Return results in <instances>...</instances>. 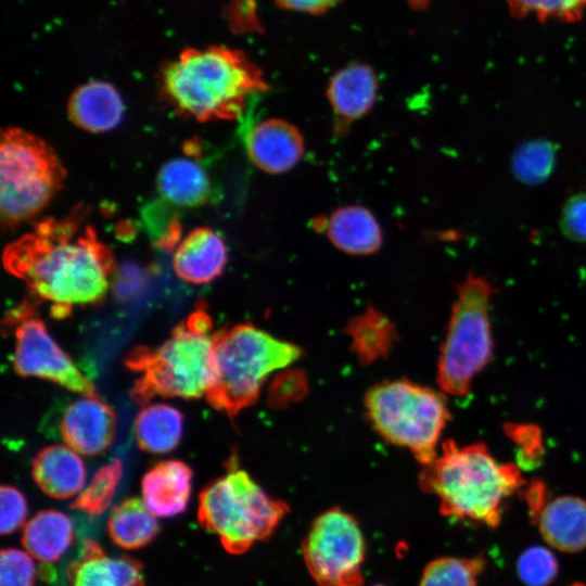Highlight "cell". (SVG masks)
Listing matches in <instances>:
<instances>
[{
	"instance_id": "17",
	"label": "cell",
	"mask_w": 586,
	"mask_h": 586,
	"mask_svg": "<svg viewBox=\"0 0 586 586\" xmlns=\"http://www.w3.org/2000/svg\"><path fill=\"white\" fill-rule=\"evenodd\" d=\"M314 224L315 229L321 230L336 249L351 255L373 254L382 244L379 221L361 205L339 207Z\"/></svg>"
},
{
	"instance_id": "13",
	"label": "cell",
	"mask_w": 586,
	"mask_h": 586,
	"mask_svg": "<svg viewBox=\"0 0 586 586\" xmlns=\"http://www.w3.org/2000/svg\"><path fill=\"white\" fill-rule=\"evenodd\" d=\"M246 151L258 169L279 175L298 164L305 153V142L292 123L282 118H267L251 129Z\"/></svg>"
},
{
	"instance_id": "9",
	"label": "cell",
	"mask_w": 586,
	"mask_h": 586,
	"mask_svg": "<svg viewBox=\"0 0 586 586\" xmlns=\"http://www.w3.org/2000/svg\"><path fill=\"white\" fill-rule=\"evenodd\" d=\"M493 292L489 282L473 275L459 286L437 369L438 384L448 394L466 395L492 357L488 306Z\"/></svg>"
},
{
	"instance_id": "35",
	"label": "cell",
	"mask_w": 586,
	"mask_h": 586,
	"mask_svg": "<svg viewBox=\"0 0 586 586\" xmlns=\"http://www.w3.org/2000/svg\"><path fill=\"white\" fill-rule=\"evenodd\" d=\"M343 0H275L276 4L284 10L304 13L321 14Z\"/></svg>"
},
{
	"instance_id": "6",
	"label": "cell",
	"mask_w": 586,
	"mask_h": 586,
	"mask_svg": "<svg viewBox=\"0 0 586 586\" xmlns=\"http://www.w3.org/2000/svg\"><path fill=\"white\" fill-rule=\"evenodd\" d=\"M286 505L269 496L244 470L234 466L208 483L199 496L198 519L234 555L267 538L281 522Z\"/></svg>"
},
{
	"instance_id": "31",
	"label": "cell",
	"mask_w": 586,
	"mask_h": 586,
	"mask_svg": "<svg viewBox=\"0 0 586 586\" xmlns=\"http://www.w3.org/2000/svg\"><path fill=\"white\" fill-rule=\"evenodd\" d=\"M517 570L519 577L525 585L547 586L557 575L558 561L547 548L534 546L521 553Z\"/></svg>"
},
{
	"instance_id": "37",
	"label": "cell",
	"mask_w": 586,
	"mask_h": 586,
	"mask_svg": "<svg viewBox=\"0 0 586 586\" xmlns=\"http://www.w3.org/2000/svg\"><path fill=\"white\" fill-rule=\"evenodd\" d=\"M375 586H383V585H375Z\"/></svg>"
},
{
	"instance_id": "11",
	"label": "cell",
	"mask_w": 586,
	"mask_h": 586,
	"mask_svg": "<svg viewBox=\"0 0 586 586\" xmlns=\"http://www.w3.org/2000/svg\"><path fill=\"white\" fill-rule=\"evenodd\" d=\"M365 553L358 523L341 509L317 517L303 543L306 568L319 586H362Z\"/></svg>"
},
{
	"instance_id": "30",
	"label": "cell",
	"mask_w": 586,
	"mask_h": 586,
	"mask_svg": "<svg viewBox=\"0 0 586 586\" xmlns=\"http://www.w3.org/2000/svg\"><path fill=\"white\" fill-rule=\"evenodd\" d=\"M555 164V150L545 141L522 145L513 156V170L524 182L537 183L546 179Z\"/></svg>"
},
{
	"instance_id": "10",
	"label": "cell",
	"mask_w": 586,
	"mask_h": 586,
	"mask_svg": "<svg viewBox=\"0 0 586 586\" xmlns=\"http://www.w3.org/2000/svg\"><path fill=\"white\" fill-rule=\"evenodd\" d=\"M37 302L23 301L2 322L3 330L14 336V371L22 377L49 380L87 397H98L91 380L49 334L37 313Z\"/></svg>"
},
{
	"instance_id": "26",
	"label": "cell",
	"mask_w": 586,
	"mask_h": 586,
	"mask_svg": "<svg viewBox=\"0 0 586 586\" xmlns=\"http://www.w3.org/2000/svg\"><path fill=\"white\" fill-rule=\"evenodd\" d=\"M348 333L356 354L365 362L384 356L395 336L390 320L373 309L355 318L348 326Z\"/></svg>"
},
{
	"instance_id": "4",
	"label": "cell",
	"mask_w": 586,
	"mask_h": 586,
	"mask_svg": "<svg viewBox=\"0 0 586 586\" xmlns=\"http://www.w3.org/2000/svg\"><path fill=\"white\" fill-rule=\"evenodd\" d=\"M212 326L208 313L198 308L161 345L132 348L124 359L139 374L130 390L131 399L146 404L155 396L192 399L205 395L212 379Z\"/></svg>"
},
{
	"instance_id": "16",
	"label": "cell",
	"mask_w": 586,
	"mask_h": 586,
	"mask_svg": "<svg viewBox=\"0 0 586 586\" xmlns=\"http://www.w3.org/2000/svg\"><path fill=\"white\" fill-rule=\"evenodd\" d=\"M71 586H144L142 565L136 559L110 557L95 540L84 543L80 556L68 566Z\"/></svg>"
},
{
	"instance_id": "1",
	"label": "cell",
	"mask_w": 586,
	"mask_h": 586,
	"mask_svg": "<svg viewBox=\"0 0 586 586\" xmlns=\"http://www.w3.org/2000/svg\"><path fill=\"white\" fill-rule=\"evenodd\" d=\"M3 265L33 298L52 303L55 318L69 316L75 305L101 302L116 267L113 252L79 212L37 224L5 247Z\"/></svg>"
},
{
	"instance_id": "7",
	"label": "cell",
	"mask_w": 586,
	"mask_h": 586,
	"mask_svg": "<svg viewBox=\"0 0 586 586\" xmlns=\"http://www.w3.org/2000/svg\"><path fill=\"white\" fill-rule=\"evenodd\" d=\"M53 149L21 128L2 132L0 144V208L8 227L31 219L46 208L65 180Z\"/></svg>"
},
{
	"instance_id": "3",
	"label": "cell",
	"mask_w": 586,
	"mask_h": 586,
	"mask_svg": "<svg viewBox=\"0 0 586 586\" xmlns=\"http://www.w3.org/2000/svg\"><path fill=\"white\" fill-rule=\"evenodd\" d=\"M420 484L436 496L446 517L496 526L501 508L523 484L519 468L500 463L483 444L444 443L441 455L424 466Z\"/></svg>"
},
{
	"instance_id": "36",
	"label": "cell",
	"mask_w": 586,
	"mask_h": 586,
	"mask_svg": "<svg viewBox=\"0 0 586 586\" xmlns=\"http://www.w3.org/2000/svg\"><path fill=\"white\" fill-rule=\"evenodd\" d=\"M571 586H585V585H583V584H573Z\"/></svg>"
},
{
	"instance_id": "2",
	"label": "cell",
	"mask_w": 586,
	"mask_h": 586,
	"mask_svg": "<svg viewBox=\"0 0 586 586\" xmlns=\"http://www.w3.org/2000/svg\"><path fill=\"white\" fill-rule=\"evenodd\" d=\"M161 85L171 106L198 122L235 119L250 98L268 89L244 52L220 46L183 50L164 67Z\"/></svg>"
},
{
	"instance_id": "8",
	"label": "cell",
	"mask_w": 586,
	"mask_h": 586,
	"mask_svg": "<svg viewBox=\"0 0 586 586\" xmlns=\"http://www.w3.org/2000/svg\"><path fill=\"white\" fill-rule=\"evenodd\" d=\"M366 407L386 441L408 448L424 466L437 456V442L449 419L441 393L405 380L384 382L368 392Z\"/></svg>"
},
{
	"instance_id": "22",
	"label": "cell",
	"mask_w": 586,
	"mask_h": 586,
	"mask_svg": "<svg viewBox=\"0 0 586 586\" xmlns=\"http://www.w3.org/2000/svg\"><path fill=\"white\" fill-rule=\"evenodd\" d=\"M157 190L167 203L195 207L208 201L212 184L207 173L196 161L177 157L166 162L160 169Z\"/></svg>"
},
{
	"instance_id": "28",
	"label": "cell",
	"mask_w": 586,
	"mask_h": 586,
	"mask_svg": "<svg viewBox=\"0 0 586 586\" xmlns=\"http://www.w3.org/2000/svg\"><path fill=\"white\" fill-rule=\"evenodd\" d=\"M123 475V463L115 459L101 467L87 487L72 502L71 508L95 517L103 513L111 505Z\"/></svg>"
},
{
	"instance_id": "14",
	"label": "cell",
	"mask_w": 586,
	"mask_h": 586,
	"mask_svg": "<svg viewBox=\"0 0 586 586\" xmlns=\"http://www.w3.org/2000/svg\"><path fill=\"white\" fill-rule=\"evenodd\" d=\"M378 91V76L371 66L364 63L346 65L331 76L327 98L339 133L370 112Z\"/></svg>"
},
{
	"instance_id": "32",
	"label": "cell",
	"mask_w": 586,
	"mask_h": 586,
	"mask_svg": "<svg viewBox=\"0 0 586 586\" xmlns=\"http://www.w3.org/2000/svg\"><path fill=\"white\" fill-rule=\"evenodd\" d=\"M35 564L28 552L5 548L0 552V586H34Z\"/></svg>"
},
{
	"instance_id": "12",
	"label": "cell",
	"mask_w": 586,
	"mask_h": 586,
	"mask_svg": "<svg viewBox=\"0 0 586 586\" xmlns=\"http://www.w3.org/2000/svg\"><path fill=\"white\" fill-rule=\"evenodd\" d=\"M116 417L113 408L99 397H82L71 403L60 420L64 442L84 456L103 454L112 444Z\"/></svg>"
},
{
	"instance_id": "34",
	"label": "cell",
	"mask_w": 586,
	"mask_h": 586,
	"mask_svg": "<svg viewBox=\"0 0 586 586\" xmlns=\"http://www.w3.org/2000/svg\"><path fill=\"white\" fill-rule=\"evenodd\" d=\"M561 227L566 237L586 242V194L574 195L565 203Z\"/></svg>"
},
{
	"instance_id": "23",
	"label": "cell",
	"mask_w": 586,
	"mask_h": 586,
	"mask_svg": "<svg viewBox=\"0 0 586 586\" xmlns=\"http://www.w3.org/2000/svg\"><path fill=\"white\" fill-rule=\"evenodd\" d=\"M74 539L71 519L58 510H42L28 520L22 532V545L41 562L58 561Z\"/></svg>"
},
{
	"instance_id": "27",
	"label": "cell",
	"mask_w": 586,
	"mask_h": 586,
	"mask_svg": "<svg viewBox=\"0 0 586 586\" xmlns=\"http://www.w3.org/2000/svg\"><path fill=\"white\" fill-rule=\"evenodd\" d=\"M484 565V559L477 556L435 559L425 566L419 586H476Z\"/></svg>"
},
{
	"instance_id": "21",
	"label": "cell",
	"mask_w": 586,
	"mask_h": 586,
	"mask_svg": "<svg viewBox=\"0 0 586 586\" xmlns=\"http://www.w3.org/2000/svg\"><path fill=\"white\" fill-rule=\"evenodd\" d=\"M33 477L48 496L67 499L79 492L86 482V468L80 457L64 445H50L39 450L33 467Z\"/></svg>"
},
{
	"instance_id": "24",
	"label": "cell",
	"mask_w": 586,
	"mask_h": 586,
	"mask_svg": "<svg viewBox=\"0 0 586 586\" xmlns=\"http://www.w3.org/2000/svg\"><path fill=\"white\" fill-rule=\"evenodd\" d=\"M182 429V413L177 408L162 403L143 407L135 420L138 446L152 454H164L175 449L181 441Z\"/></svg>"
},
{
	"instance_id": "18",
	"label": "cell",
	"mask_w": 586,
	"mask_h": 586,
	"mask_svg": "<svg viewBox=\"0 0 586 586\" xmlns=\"http://www.w3.org/2000/svg\"><path fill=\"white\" fill-rule=\"evenodd\" d=\"M192 487V470L180 460H164L142 477V500L155 517L182 513Z\"/></svg>"
},
{
	"instance_id": "19",
	"label": "cell",
	"mask_w": 586,
	"mask_h": 586,
	"mask_svg": "<svg viewBox=\"0 0 586 586\" xmlns=\"http://www.w3.org/2000/svg\"><path fill=\"white\" fill-rule=\"evenodd\" d=\"M67 113L71 122L77 127L101 133L118 126L124 115V102L113 85L93 80L73 91Z\"/></svg>"
},
{
	"instance_id": "25",
	"label": "cell",
	"mask_w": 586,
	"mask_h": 586,
	"mask_svg": "<svg viewBox=\"0 0 586 586\" xmlns=\"http://www.w3.org/2000/svg\"><path fill=\"white\" fill-rule=\"evenodd\" d=\"M106 528L115 545L126 550H135L146 546L156 537L160 524L142 499L131 497L113 508Z\"/></svg>"
},
{
	"instance_id": "15",
	"label": "cell",
	"mask_w": 586,
	"mask_h": 586,
	"mask_svg": "<svg viewBox=\"0 0 586 586\" xmlns=\"http://www.w3.org/2000/svg\"><path fill=\"white\" fill-rule=\"evenodd\" d=\"M228 262L224 239L208 227L190 231L174 252L173 268L186 282L203 284L220 276Z\"/></svg>"
},
{
	"instance_id": "29",
	"label": "cell",
	"mask_w": 586,
	"mask_h": 586,
	"mask_svg": "<svg viewBox=\"0 0 586 586\" xmlns=\"http://www.w3.org/2000/svg\"><path fill=\"white\" fill-rule=\"evenodd\" d=\"M510 12L517 17L534 15L539 21H579L586 11V0H507Z\"/></svg>"
},
{
	"instance_id": "5",
	"label": "cell",
	"mask_w": 586,
	"mask_h": 586,
	"mask_svg": "<svg viewBox=\"0 0 586 586\" xmlns=\"http://www.w3.org/2000/svg\"><path fill=\"white\" fill-rule=\"evenodd\" d=\"M208 404L229 417L254 404L266 378L292 364L301 349L251 323L226 327L214 334Z\"/></svg>"
},
{
	"instance_id": "33",
	"label": "cell",
	"mask_w": 586,
	"mask_h": 586,
	"mask_svg": "<svg viewBox=\"0 0 586 586\" xmlns=\"http://www.w3.org/2000/svg\"><path fill=\"white\" fill-rule=\"evenodd\" d=\"M0 506V532L2 535H10L26 520L28 513L27 502L17 488L2 485Z\"/></svg>"
},
{
	"instance_id": "20",
	"label": "cell",
	"mask_w": 586,
	"mask_h": 586,
	"mask_svg": "<svg viewBox=\"0 0 586 586\" xmlns=\"http://www.w3.org/2000/svg\"><path fill=\"white\" fill-rule=\"evenodd\" d=\"M539 533L553 548L576 552L586 548V501L561 496L545 502L536 514Z\"/></svg>"
}]
</instances>
